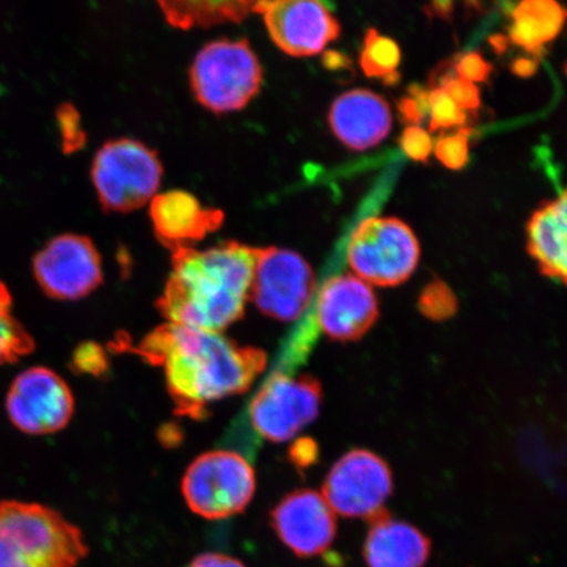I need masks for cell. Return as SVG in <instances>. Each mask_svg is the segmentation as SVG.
<instances>
[{
	"label": "cell",
	"mask_w": 567,
	"mask_h": 567,
	"mask_svg": "<svg viewBox=\"0 0 567 567\" xmlns=\"http://www.w3.org/2000/svg\"><path fill=\"white\" fill-rule=\"evenodd\" d=\"M134 352L165 372L176 414L200 421L212 403L244 394L266 370L267 354L218 332L159 326Z\"/></svg>",
	"instance_id": "6da1fadb"
},
{
	"label": "cell",
	"mask_w": 567,
	"mask_h": 567,
	"mask_svg": "<svg viewBox=\"0 0 567 567\" xmlns=\"http://www.w3.org/2000/svg\"><path fill=\"white\" fill-rule=\"evenodd\" d=\"M258 247L221 245L173 252V271L157 301L168 323L221 332L245 315Z\"/></svg>",
	"instance_id": "7a4b0ae2"
},
{
	"label": "cell",
	"mask_w": 567,
	"mask_h": 567,
	"mask_svg": "<svg viewBox=\"0 0 567 567\" xmlns=\"http://www.w3.org/2000/svg\"><path fill=\"white\" fill-rule=\"evenodd\" d=\"M87 551L81 529L55 509L0 502V567H76Z\"/></svg>",
	"instance_id": "3957f363"
},
{
	"label": "cell",
	"mask_w": 567,
	"mask_h": 567,
	"mask_svg": "<svg viewBox=\"0 0 567 567\" xmlns=\"http://www.w3.org/2000/svg\"><path fill=\"white\" fill-rule=\"evenodd\" d=\"M189 80L197 102L221 115L245 109L259 94L264 69L247 40L223 39L197 53Z\"/></svg>",
	"instance_id": "277c9868"
},
{
	"label": "cell",
	"mask_w": 567,
	"mask_h": 567,
	"mask_svg": "<svg viewBox=\"0 0 567 567\" xmlns=\"http://www.w3.org/2000/svg\"><path fill=\"white\" fill-rule=\"evenodd\" d=\"M163 167L157 152L132 138L105 142L92 163L99 202L109 212L127 213L157 196Z\"/></svg>",
	"instance_id": "5b68a950"
},
{
	"label": "cell",
	"mask_w": 567,
	"mask_h": 567,
	"mask_svg": "<svg viewBox=\"0 0 567 567\" xmlns=\"http://www.w3.org/2000/svg\"><path fill=\"white\" fill-rule=\"evenodd\" d=\"M421 246L410 226L394 217L363 219L351 234L347 260L358 278L378 287H396L410 279Z\"/></svg>",
	"instance_id": "8992f818"
},
{
	"label": "cell",
	"mask_w": 567,
	"mask_h": 567,
	"mask_svg": "<svg viewBox=\"0 0 567 567\" xmlns=\"http://www.w3.org/2000/svg\"><path fill=\"white\" fill-rule=\"evenodd\" d=\"M255 472L245 456L233 451H213L189 465L182 482L187 505L209 520L243 513L255 493Z\"/></svg>",
	"instance_id": "52a82bcc"
},
{
	"label": "cell",
	"mask_w": 567,
	"mask_h": 567,
	"mask_svg": "<svg viewBox=\"0 0 567 567\" xmlns=\"http://www.w3.org/2000/svg\"><path fill=\"white\" fill-rule=\"evenodd\" d=\"M274 370L254 394L247 415L255 434L282 443L316 421L322 403V386L309 374Z\"/></svg>",
	"instance_id": "ba28073f"
},
{
	"label": "cell",
	"mask_w": 567,
	"mask_h": 567,
	"mask_svg": "<svg viewBox=\"0 0 567 567\" xmlns=\"http://www.w3.org/2000/svg\"><path fill=\"white\" fill-rule=\"evenodd\" d=\"M317 278L299 252L258 247L250 300L261 313L281 322L299 321L313 305Z\"/></svg>",
	"instance_id": "9c48e42d"
},
{
	"label": "cell",
	"mask_w": 567,
	"mask_h": 567,
	"mask_svg": "<svg viewBox=\"0 0 567 567\" xmlns=\"http://www.w3.org/2000/svg\"><path fill=\"white\" fill-rule=\"evenodd\" d=\"M392 493L393 476L385 461L371 451L354 450L331 467L322 496L332 512L371 520L384 512Z\"/></svg>",
	"instance_id": "30bf717a"
},
{
	"label": "cell",
	"mask_w": 567,
	"mask_h": 567,
	"mask_svg": "<svg viewBox=\"0 0 567 567\" xmlns=\"http://www.w3.org/2000/svg\"><path fill=\"white\" fill-rule=\"evenodd\" d=\"M33 272L42 290L56 300L83 299L103 282L101 254L80 234L49 240L34 257Z\"/></svg>",
	"instance_id": "8fae6325"
},
{
	"label": "cell",
	"mask_w": 567,
	"mask_h": 567,
	"mask_svg": "<svg viewBox=\"0 0 567 567\" xmlns=\"http://www.w3.org/2000/svg\"><path fill=\"white\" fill-rule=\"evenodd\" d=\"M6 408L20 431L48 435L66 427L74 414V396L60 374L45 367H34L12 382Z\"/></svg>",
	"instance_id": "7c38bea8"
},
{
	"label": "cell",
	"mask_w": 567,
	"mask_h": 567,
	"mask_svg": "<svg viewBox=\"0 0 567 567\" xmlns=\"http://www.w3.org/2000/svg\"><path fill=\"white\" fill-rule=\"evenodd\" d=\"M272 41L284 53L311 56L322 53L340 35L339 21L318 0L255 2Z\"/></svg>",
	"instance_id": "4fadbf2b"
},
{
	"label": "cell",
	"mask_w": 567,
	"mask_h": 567,
	"mask_svg": "<svg viewBox=\"0 0 567 567\" xmlns=\"http://www.w3.org/2000/svg\"><path fill=\"white\" fill-rule=\"evenodd\" d=\"M309 313L319 332L338 342H354L373 328L380 311L370 284L344 274L324 281Z\"/></svg>",
	"instance_id": "5bb4252c"
},
{
	"label": "cell",
	"mask_w": 567,
	"mask_h": 567,
	"mask_svg": "<svg viewBox=\"0 0 567 567\" xmlns=\"http://www.w3.org/2000/svg\"><path fill=\"white\" fill-rule=\"evenodd\" d=\"M271 524L282 544L301 558L322 555L337 535L336 513L308 488L284 496L272 509Z\"/></svg>",
	"instance_id": "9a60e30c"
},
{
	"label": "cell",
	"mask_w": 567,
	"mask_h": 567,
	"mask_svg": "<svg viewBox=\"0 0 567 567\" xmlns=\"http://www.w3.org/2000/svg\"><path fill=\"white\" fill-rule=\"evenodd\" d=\"M151 217L155 236L173 252L194 248L210 233L221 228V209L203 207L194 195L174 189L159 194L151 202Z\"/></svg>",
	"instance_id": "2e32d148"
},
{
	"label": "cell",
	"mask_w": 567,
	"mask_h": 567,
	"mask_svg": "<svg viewBox=\"0 0 567 567\" xmlns=\"http://www.w3.org/2000/svg\"><path fill=\"white\" fill-rule=\"evenodd\" d=\"M329 125L344 146L365 152L381 144L392 131V110L385 99L373 91L351 90L331 104Z\"/></svg>",
	"instance_id": "e0dca14e"
},
{
	"label": "cell",
	"mask_w": 567,
	"mask_h": 567,
	"mask_svg": "<svg viewBox=\"0 0 567 567\" xmlns=\"http://www.w3.org/2000/svg\"><path fill=\"white\" fill-rule=\"evenodd\" d=\"M430 545L420 529L382 512L371 519L364 545L365 563L368 567H423Z\"/></svg>",
	"instance_id": "ac0fdd59"
},
{
	"label": "cell",
	"mask_w": 567,
	"mask_h": 567,
	"mask_svg": "<svg viewBox=\"0 0 567 567\" xmlns=\"http://www.w3.org/2000/svg\"><path fill=\"white\" fill-rule=\"evenodd\" d=\"M527 250L544 276L567 287V189L529 218Z\"/></svg>",
	"instance_id": "d6986e66"
},
{
	"label": "cell",
	"mask_w": 567,
	"mask_h": 567,
	"mask_svg": "<svg viewBox=\"0 0 567 567\" xmlns=\"http://www.w3.org/2000/svg\"><path fill=\"white\" fill-rule=\"evenodd\" d=\"M566 21L567 10L555 0H524L513 12L509 39L537 59L558 38Z\"/></svg>",
	"instance_id": "ffe728a7"
},
{
	"label": "cell",
	"mask_w": 567,
	"mask_h": 567,
	"mask_svg": "<svg viewBox=\"0 0 567 567\" xmlns=\"http://www.w3.org/2000/svg\"><path fill=\"white\" fill-rule=\"evenodd\" d=\"M167 23L181 30L240 23L254 11L255 2H159Z\"/></svg>",
	"instance_id": "44dd1931"
},
{
	"label": "cell",
	"mask_w": 567,
	"mask_h": 567,
	"mask_svg": "<svg viewBox=\"0 0 567 567\" xmlns=\"http://www.w3.org/2000/svg\"><path fill=\"white\" fill-rule=\"evenodd\" d=\"M401 49L392 39L375 30L367 31L360 54V66L368 78H379L385 83L400 80Z\"/></svg>",
	"instance_id": "7402d4cb"
},
{
	"label": "cell",
	"mask_w": 567,
	"mask_h": 567,
	"mask_svg": "<svg viewBox=\"0 0 567 567\" xmlns=\"http://www.w3.org/2000/svg\"><path fill=\"white\" fill-rule=\"evenodd\" d=\"M33 350V338L13 317L10 290L0 281V365L17 363Z\"/></svg>",
	"instance_id": "603a6c76"
},
{
	"label": "cell",
	"mask_w": 567,
	"mask_h": 567,
	"mask_svg": "<svg viewBox=\"0 0 567 567\" xmlns=\"http://www.w3.org/2000/svg\"><path fill=\"white\" fill-rule=\"evenodd\" d=\"M421 313L431 321L443 322L456 315L458 302L456 295L442 280L427 284L420 296Z\"/></svg>",
	"instance_id": "cb8c5ba5"
},
{
	"label": "cell",
	"mask_w": 567,
	"mask_h": 567,
	"mask_svg": "<svg viewBox=\"0 0 567 567\" xmlns=\"http://www.w3.org/2000/svg\"><path fill=\"white\" fill-rule=\"evenodd\" d=\"M430 132L463 127L466 112L460 110L455 102L441 87L429 92Z\"/></svg>",
	"instance_id": "d4e9b609"
},
{
	"label": "cell",
	"mask_w": 567,
	"mask_h": 567,
	"mask_svg": "<svg viewBox=\"0 0 567 567\" xmlns=\"http://www.w3.org/2000/svg\"><path fill=\"white\" fill-rule=\"evenodd\" d=\"M472 127H460V130L437 141L435 155L439 162L446 168L461 169L470 161V140L472 137Z\"/></svg>",
	"instance_id": "484cf974"
},
{
	"label": "cell",
	"mask_w": 567,
	"mask_h": 567,
	"mask_svg": "<svg viewBox=\"0 0 567 567\" xmlns=\"http://www.w3.org/2000/svg\"><path fill=\"white\" fill-rule=\"evenodd\" d=\"M441 89L446 92L460 110L476 111L481 105L480 90L476 84L460 80L456 76H444Z\"/></svg>",
	"instance_id": "4316f807"
},
{
	"label": "cell",
	"mask_w": 567,
	"mask_h": 567,
	"mask_svg": "<svg viewBox=\"0 0 567 567\" xmlns=\"http://www.w3.org/2000/svg\"><path fill=\"white\" fill-rule=\"evenodd\" d=\"M59 125L63 141V147L66 152H75L81 148L86 141V133L82 130L80 113L74 106L62 105L59 113Z\"/></svg>",
	"instance_id": "83f0119b"
},
{
	"label": "cell",
	"mask_w": 567,
	"mask_h": 567,
	"mask_svg": "<svg viewBox=\"0 0 567 567\" xmlns=\"http://www.w3.org/2000/svg\"><path fill=\"white\" fill-rule=\"evenodd\" d=\"M400 146L406 157L421 163H427L434 148L430 133L421 126H408L400 138Z\"/></svg>",
	"instance_id": "f1b7e54d"
},
{
	"label": "cell",
	"mask_w": 567,
	"mask_h": 567,
	"mask_svg": "<svg viewBox=\"0 0 567 567\" xmlns=\"http://www.w3.org/2000/svg\"><path fill=\"white\" fill-rule=\"evenodd\" d=\"M400 116L409 126H420L429 112V92L411 87L409 94L399 102Z\"/></svg>",
	"instance_id": "f546056e"
},
{
	"label": "cell",
	"mask_w": 567,
	"mask_h": 567,
	"mask_svg": "<svg viewBox=\"0 0 567 567\" xmlns=\"http://www.w3.org/2000/svg\"><path fill=\"white\" fill-rule=\"evenodd\" d=\"M460 80L485 83L493 73V66L480 53L471 52L460 56L455 65Z\"/></svg>",
	"instance_id": "4dcf8cb0"
},
{
	"label": "cell",
	"mask_w": 567,
	"mask_h": 567,
	"mask_svg": "<svg viewBox=\"0 0 567 567\" xmlns=\"http://www.w3.org/2000/svg\"><path fill=\"white\" fill-rule=\"evenodd\" d=\"M75 360L84 371L94 373L103 371L105 367L104 353L95 346L84 347L81 352H78Z\"/></svg>",
	"instance_id": "1f68e13d"
},
{
	"label": "cell",
	"mask_w": 567,
	"mask_h": 567,
	"mask_svg": "<svg viewBox=\"0 0 567 567\" xmlns=\"http://www.w3.org/2000/svg\"><path fill=\"white\" fill-rule=\"evenodd\" d=\"M188 567H246L243 563L238 561L237 558H233L226 555H219V553H205V555L198 556L189 564Z\"/></svg>",
	"instance_id": "d6a6232c"
},
{
	"label": "cell",
	"mask_w": 567,
	"mask_h": 567,
	"mask_svg": "<svg viewBox=\"0 0 567 567\" xmlns=\"http://www.w3.org/2000/svg\"><path fill=\"white\" fill-rule=\"evenodd\" d=\"M317 453V444L307 439V441H301V443L293 445L292 458L297 465L307 467L315 463Z\"/></svg>",
	"instance_id": "836d02e7"
},
{
	"label": "cell",
	"mask_w": 567,
	"mask_h": 567,
	"mask_svg": "<svg viewBox=\"0 0 567 567\" xmlns=\"http://www.w3.org/2000/svg\"><path fill=\"white\" fill-rule=\"evenodd\" d=\"M537 70V61L528 60V59H520L514 62L513 71L514 74L527 78L530 75H534Z\"/></svg>",
	"instance_id": "e575fe53"
},
{
	"label": "cell",
	"mask_w": 567,
	"mask_h": 567,
	"mask_svg": "<svg viewBox=\"0 0 567 567\" xmlns=\"http://www.w3.org/2000/svg\"><path fill=\"white\" fill-rule=\"evenodd\" d=\"M430 9H431V16H435V13H436L437 17L444 18L445 13H451L452 4L451 3H432L430 6Z\"/></svg>",
	"instance_id": "d590c367"
}]
</instances>
